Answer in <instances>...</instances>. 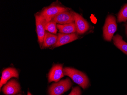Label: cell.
Here are the masks:
<instances>
[{"instance_id": "e0dca14e", "label": "cell", "mask_w": 127, "mask_h": 95, "mask_svg": "<svg viewBox=\"0 0 127 95\" xmlns=\"http://www.w3.org/2000/svg\"><path fill=\"white\" fill-rule=\"evenodd\" d=\"M81 91L80 88L78 86L73 88L70 94L68 95H81Z\"/></svg>"}, {"instance_id": "ffe728a7", "label": "cell", "mask_w": 127, "mask_h": 95, "mask_svg": "<svg viewBox=\"0 0 127 95\" xmlns=\"http://www.w3.org/2000/svg\"><path fill=\"white\" fill-rule=\"evenodd\" d=\"M21 95V94H18V95Z\"/></svg>"}, {"instance_id": "ac0fdd59", "label": "cell", "mask_w": 127, "mask_h": 95, "mask_svg": "<svg viewBox=\"0 0 127 95\" xmlns=\"http://www.w3.org/2000/svg\"><path fill=\"white\" fill-rule=\"evenodd\" d=\"M27 95H32V94H31L30 93V92H28V94Z\"/></svg>"}, {"instance_id": "2e32d148", "label": "cell", "mask_w": 127, "mask_h": 95, "mask_svg": "<svg viewBox=\"0 0 127 95\" xmlns=\"http://www.w3.org/2000/svg\"><path fill=\"white\" fill-rule=\"evenodd\" d=\"M118 21L119 23L126 22L127 20V4L121 10L118 15Z\"/></svg>"}, {"instance_id": "4fadbf2b", "label": "cell", "mask_w": 127, "mask_h": 95, "mask_svg": "<svg viewBox=\"0 0 127 95\" xmlns=\"http://www.w3.org/2000/svg\"><path fill=\"white\" fill-rule=\"evenodd\" d=\"M57 40L58 35L46 31L43 39V46L44 48H48L51 46H53L57 42Z\"/></svg>"}, {"instance_id": "9a60e30c", "label": "cell", "mask_w": 127, "mask_h": 95, "mask_svg": "<svg viewBox=\"0 0 127 95\" xmlns=\"http://www.w3.org/2000/svg\"><path fill=\"white\" fill-rule=\"evenodd\" d=\"M45 30L54 34H56L57 32L56 23L53 21H51L46 24Z\"/></svg>"}, {"instance_id": "8992f818", "label": "cell", "mask_w": 127, "mask_h": 95, "mask_svg": "<svg viewBox=\"0 0 127 95\" xmlns=\"http://www.w3.org/2000/svg\"><path fill=\"white\" fill-rule=\"evenodd\" d=\"M71 12L74 17L77 33L80 34L85 33L89 29V24L82 16L74 11H71Z\"/></svg>"}, {"instance_id": "6da1fadb", "label": "cell", "mask_w": 127, "mask_h": 95, "mask_svg": "<svg viewBox=\"0 0 127 95\" xmlns=\"http://www.w3.org/2000/svg\"><path fill=\"white\" fill-rule=\"evenodd\" d=\"M63 71L64 75L70 77L75 83L83 89L86 88L89 86L90 82L88 77L82 72L75 68L68 67L64 68Z\"/></svg>"}, {"instance_id": "277c9868", "label": "cell", "mask_w": 127, "mask_h": 95, "mask_svg": "<svg viewBox=\"0 0 127 95\" xmlns=\"http://www.w3.org/2000/svg\"><path fill=\"white\" fill-rule=\"evenodd\" d=\"M69 10L70 8H68L59 6H51L45 8L40 13L45 18L47 23L52 20L55 16L60 13Z\"/></svg>"}, {"instance_id": "8fae6325", "label": "cell", "mask_w": 127, "mask_h": 95, "mask_svg": "<svg viewBox=\"0 0 127 95\" xmlns=\"http://www.w3.org/2000/svg\"><path fill=\"white\" fill-rule=\"evenodd\" d=\"M15 77L18 78L19 73L16 68L9 67L6 68L2 72V76L0 81V88H2L4 84L7 83V81L11 78Z\"/></svg>"}, {"instance_id": "ba28073f", "label": "cell", "mask_w": 127, "mask_h": 95, "mask_svg": "<svg viewBox=\"0 0 127 95\" xmlns=\"http://www.w3.org/2000/svg\"><path fill=\"white\" fill-rule=\"evenodd\" d=\"M2 91L5 95H15L20 92V85L16 80L12 79L3 86Z\"/></svg>"}, {"instance_id": "5bb4252c", "label": "cell", "mask_w": 127, "mask_h": 95, "mask_svg": "<svg viewBox=\"0 0 127 95\" xmlns=\"http://www.w3.org/2000/svg\"><path fill=\"white\" fill-rule=\"evenodd\" d=\"M113 43L118 48L127 55V43L123 40V37L117 34L113 38Z\"/></svg>"}, {"instance_id": "7c38bea8", "label": "cell", "mask_w": 127, "mask_h": 95, "mask_svg": "<svg viewBox=\"0 0 127 95\" xmlns=\"http://www.w3.org/2000/svg\"><path fill=\"white\" fill-rule=\"evenodd\" d=\"M57 28L59 30L60 33L71 34L76 32V27L74 22L65 25L57 24Z\"/></svg>"}, {"instance_id": "5b68a950", "label": "cell", "mask_w": 127, "mask_h": 95, "mask_svg": "<svg viewBox=\"0 0 127 95\" xmlns=\"http://www.w3.org/2000/svg\"><path fill=\"white\" fill-rule=\"evenodd\" d=\"M35 18L38 42L40 44L42 45L45 33V25L47 21L40 13L36 14Z\"/></svg>"}, {"instance_id": "d6986e66", "label": "cell", "mask_w": 127, "mask_h": 95, "mask_svg": "<svg viewBox=\"0 0 127 95\" xmlns=\"http://www.w3.org/2000/svg\"><path fill=\"white\" fill-rule=\"evenodd\" d=\"M126 33H127V25H126Z\"/></svg>"}, {"instance_id": "52a82bcc", "label": "cell", "mask_w": 127, "mask_h": 95, "mask_svg": "<svg viewBox=\"0 0 127 95\" xmlns=\"http://www.w3.org/2000/svg\"><path fill=\"white\" fill-rule=\"evenodd\" d=\"M63 70V64H58L53 65L48 73V82L50 83L52 81L58 82L64 75Z\"/></svg>"}, {"instance_id": "9c48e42d", "label": "cell", "mask_w": 127, "mask_h": 95, "mask_svg": "<svg viewBox=\"0 0 127 95\" xmlns=\"http://www.w3.org/2000/svg\"><path fill=\"white\" fill-rule=\"evenodd\" d=\"M52 20L59 25H65L74 22L73 15L71 11H64L55 16Z\"/></svg>"}, {"instance_id": "3957f363", "label": "cell", "mask_w": 127, "mask_h": 95, "mask_svg": "<svg viewBox=\"0 0 127 95\" xmlns=\"http://www.w3.org/2000/svg\"><path fill=\"white\" fill-rule=\"evenodd\" d=\"M117 30L116 18L112 15L108 16L103 27V36L105 40L111 41Z\"/></svg>"}, {"instance_id": "7a4b0ae2", "label": "cell", "mask_w": 127, "mask_h": 95, "mask_svg": "<svg viewBox=\"0 0 127 95\" xmlns=\"http://www.w3.org/2000/svg\"><path fill=\"white\" fill-rule=\"evenodd\" d=\"M72 86V82L69 78L61 80L52 84L49 87V95H61L68 91Z\"/></svg>"}, {"instance_id": "30bf717a", "label": "cell", "mask_w": 127, "mask_h": 95, "mask_svg": "<svg viewBox=\"0 0 127 95\" xmlns=\"http://www.w3.org/2000/svg\"><path fill=\"white\" fill-rule=\"evenodd\" d=\"M78 35L75 33L71 34L58 33L57 42L53 47H58L61 46L63 45L71 42L78 39Z\"/></svg>"}]
</instances>
